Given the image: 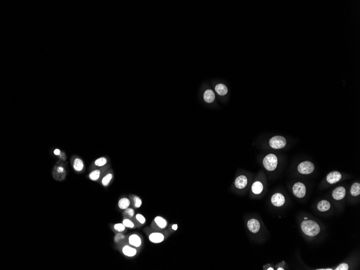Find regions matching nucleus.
Listing matches in <instances>:
<instances>
[{
	"label": "nucleus",
	"mask_w": 360,
	"mask_h": 270,
	"mask_svg": "<svg viewBox=\"0 0 360 270\" xmlns=\"http://www.w3.org/2000/svg\"><path fill=\"white\" fill-rule=\"evenodd\" d=\"M301 227L303 233L311 237L315 236L320 233V226L315 221L312 220L304 221L301 223Z\"/></svg>",
	"instance_id": "nucleus-1"
},
{
	"label": "nucleus",
	"mask_w": 360,
	"mask_h": 270,
	"mask_svg": "<svg viewBox=\"0 0 360 270\" xmlns=\"http://www.w3.org/2000/svg\"><path fill=\"white\" fill-rule=\"evenodd\" d=\"M278 164V159L273 154L266 155L263 160V165L265 168L268 171L275 170Z\"/></svg>",
	"instance_id": "nucleus-2"
},
{
	"label": "nucleus",
	"mask_w": 360,
	"mask_h": 270,
	"mask_svg": "<svg viewBox=\"0 0 360 270\" xmlns=\"http://www.w3.org/2000/svg\"><path fill=\"white\" fill-rule=\"evenodd\" d=\"M270 146L274 149H281L285 147L286 140L282 136H275L272 138L269 141Z\"/></svg>",
	"instance_id": "nucleus-3"
},
{
	"label": "nucleus",
	"mask_w": 360,
	"mask_h": 270,
	"mask_svg": "<svg viewBox=\"0 0 360 270\" xmlns=\"http://www.w3.org/2000/svg\"><path fill=\"white\" fill-rule=\"evenodd\" d=\"M298 170L302 174H311L314 170V166L311 162L304 161L299 164Z\"/></svg>",
	"instance_id": "nucleus-4"
},
{
	"label": "nucleus",
	"mask_w": 360,
	"mask_h": 270,
	"mask_svg": "<svg viewBox=\"0 0 360 270\" xmlns=\"http://www.w3.org/2000/svg\"><path fill=\"white\" fill-rule=\"evenodd\" d=\"M293 192L294 195L298 198H302L306 195V187L304 184L301 182L295 183L293 187Z\"/></svg>",
	"instance_id": "nucleus-5"
},
{
	"label": "nucleus",
	"mask_w": 360,
	"mask_h": 270,
	"mask_svg": "<svg viewBox=\"0 0 360 270\" xmlns=\"http://www.w3.org/2000/svg\"><path fill=\"white\" fill-rule=\"evenodd\" d=\"M271 202L275 207H281L285 203V197L280 193H276L271 198Z\"/></svg>",
	"instance_id": "nucleus-6"
},
{
	"label": "nucleus",
	"mask_w": 360,
	"mask_h": 270,
	"mask_svg": "<svg viewBox=\"0 0 360 270\" xmlns=\"http://www.w3.org/2000/svg\"><path fill=\"white\" fill-rule=\"evenodd\" d=\"M346 195V189L343 187H339L335 188L332 193V196L335 200L343 199Z\"/></svg>",
	"instance_id": "nucleus-7"
},
{
	"label": "nucleus",
	"mask_w": 360,
	"mask_h": 270,
	"mask_svg": "<svg viewBox=\"0 0 360 270\" xmlns=\"http://www.w3.org/2000/svg\"><path fill=\"white\" fill-rule=\"evenodd\" d=\"M128 243L133 247H139L142 244V240L139 235L132 234L128 237Z\"/></svg>",
	"instance_id": "nucleus-8"
},
{
	"label": "nucleus",
	"mask_w": 360,
	"mask_h": 270,
	"mask_svg": "<svg viewBox=\"0 0 360 270\" xmlns=\"http://www.w3.org/2000/svg\"><path fill=\"white\" fill-rule=\"evenodd\" d=\"M260 225L259 221L256 219H251L247 222V228L252 233H258L260 229Z\"/></svg>",
	"instance_id": "nucleus-9"
},
{
	"label": "nucleus",
	"mask_w": 360,
	"mask_h": 270,
	"mask_svg": "<svg viewBox=\"0 0 360 270\" xmlns=\"http://www.w3.org/2000/svg\"><path fill=\"white\" fill-rule=\"evenodd\" d=\"M149 239L150 242L158 244L163 242L164 240L165 237L163 233H153L149 235Z\"/></svg>",
	"instance_id": "nucleus-10"
},
{
	"label": "nucleus",
	"mask_w": 360,
	"mask_h": 270,
	"mask_svg": "<svg viewBox=\"0 0 360 270\" xmlns=\"http://www.w3.org/2000/svg\"><path fill=\"white\" fill-rule=\"evenodd\" d=\"M341 177V174L339 172L337 171L332 172L328 174L327 176V181L328 183L333 184L340 181Z\"/></svg>",
	"instance_id": "nucleus-11"
},
{
	"label": "nucleus",
	"mask_w": 360,
	"mask_h": 270,
	"mask_svg": "<svg viewBox=\"0 0 360 270\" xmlns=\"http://www.w3.org/2000/svg\"><path fill=\"white\" fill-rule=\"evenodd\" d=\"M122 252L125 256L128 257H133L137 254V250L129 245H125L122 248Z\"/></svg>",
	"instance_id": "nucleus-12"
},
{
	"label": "nucleus",
	"mask_w": 360,
	"mask_h": 270,
	"mask_svg": "<svg viewBox=\"0 0 360 270\" xmlns=\"http://www.w3.org/2000/svg\"><path fill=\"white\" fill-rule=\"evenodd\" d=\"M247 179L244 175L238 176L235 180V186L238 189H243L247 185Z\"/></svg>",
	"instance_id": "nucleus-13"
},
{
	"label": "nucleus",
	"mask_w": 360,
	"mask_h": 270,
	"mask_svg": "<svg viewBox=\"0 0 360 270\" xmlns=\"http://www.w3.org/2000/svg\"><path fill=\"white\" fill-rule=\"evenodd\" d=\"M215 96L214 92L211 89H207L204 93V99L205 101L208 103H210L214 101Z\"/></svg>",
	"instance_id": "nucleus-14"
},
{
	"label": "nucleus",
	"mask_w": 360,
	"mask_h": 270,
	"mask_svg": "<svg viewBox=\"0 0 360 270\" xmlns=\"http://www.w3.org/2000/svg\"><path fill=\"white\" fill-rule=\"evenodd\" d=\"M330 208V202L326 200L321 201L318 205V209L321 212H327Z\"/></svg>",
	"instance_id": "nucleus-15"
},
{
	"label": "nucleus",
	"mask_w": 360,
	"mask_h": 270,
	"mask_svg": "<svg viewBox=\"0 0 360 270\" xmlns=\"http://www.w3.org/2000/svg\"><path fill=\"white\" fill-rule=\"evenodd\" d=\"M130 205H131V202L130 200L126 198V197H124L121 198L119 202H118V207L121 210H125V209H127L128 208H129Z\"/></svg>",
	"instance_id": "nucleus-16"
},
{
	"label": "nucleus",
	"mask_w": 360,
	"mask_h": 270,
	"mask_svg": "<svg viewBox=\"0 0 360 270\" xmlns=\"http://www.w3.org/2000/svg\"><path fill=\"white\" fill-rule=\"evenodd\" d=\"M215 91L220 96H225L228 93V88L225 85L219 84L216 86Z\"/></svg>",
	"instance_id": "nucleus-17"
},
{
	"label": "nucleus",
	"mask_w": 360,
	"mask_h": 270,
	"mask_svg": "<svg viewBox=\"0 0 360 270\" xmlns=\"http://www.w3.org/2000/svg\"><path fill=\"white\" fill-rule=\"evenodd\" d=\"M263 190V186L261 182L257 181V182H254L252 184V190L254 194L258 195V194H260L262 192Z\"/></svg>",
	"instance_id": "nucleus-18"
},
{
	"label": "nucleus",
	"mask_w": 360,
	"mask_h": 270,
	"mask_svg": "<svg viewBox=\"0 0 360 270\" xmlns=\"http://www.w3.org/2000/svg\"><path fill=\"white\" fill-rule=\"evenodd\" d=\"M73 167L75 171L80 172L82 170V169H84V163L82 162V160L79 158H77L74 160Z\"/></svg>",
	"instance_id": "nucleus-19"
},
{
	"label": "nucleus",
	"mask_w": 360,
	"mask_h": 270,
	"mask_svg": "<svg viewBox=\"0 0 360 270\" xmlns=\"http://www.w3.org/2000/svg\"><path fill=\"white\" fill-rule=\"evenodd\" d=\"M154 222L161 229H164L167 225V221L162 217L157 216L154 219Z\"/></svg>",
	"instance_id": "nucleus-20"
},
{
	"label": "nucleus",
	"mask_w": 360,
	"mask_h": 270,
	"mask_svg": "<svg viewBox=\"0 0 360 270\" xmlns=\"http://www.w3.org/2000/svg\"><path fill=\"white\" fill-rule=\"evenodd\" d=\"M351 193L352 196H357L360 194V184L355 183L353 184L351 189Z\"/></svg>",
	"instance_id": "nucleus-21"
},
{
	"label": "nucleus",
	"mask_w": 360,
	"mask_h": 270,
	"mask_svg": "<svg viewBox=\"0 0 360 270\" xmlns=\"http://www.w3.org/2000/svg\"><path fill=\"white\" fill-rule=\"evenodd\" d=\"M100 176V172L99 170L97 169V170L92 171L89 174V178L92 181H97L99 179Z\"/></svg>",
	"instance_id": "nucleus-22"
},
{
	"label": "nucleus",
	"mask_w": 360,
	"mask_h": 270,
	"mask_svg": "<svg viewBox=\"0 0 360 270\" xmlns=\"http://www.w3.org/2000/svg\"><path fill=\"white\" fill-rule=\"evenodd\" d=\"M113 178V175L112 174H107L106 175L104 176V177L102 179V184L103 186L105 187L108 186L109 183L110 182V181L112 180V179Z\"/></svg>",
	"instance_id": "nucleus-23"
},
{
	"label": "nucleus",
	"mask_w": 360,
	"mask_h": 270,
	"mask_svg": "<svg viewBox=\"0 0 360 270\" xmlns=\"http://www.w3.org/2000/svg\"><path fill=\"white\" fill-rule=\"evenodd\" d=\"M107 161L105 157H101L96 160L94 162V164L98 167H102L105 165L107 163Z\"/></svg>",
	"instance_id": "nucleus-24"
},
{
	"label": "nucleus",
	"mask_w": 360,
	"mask_h": 270,
	"mask_svg": "<svg viewBox=\"0 0 360 270\" xmlns=\"http://www.w3.org/2000/svg\"><path fill=\"white\" fill-rule=\"evenodd\" d=\"M114 229L118 233H122L125 230L126 227L123 223H117L113 226Z\"/></svg>",
	"instance_id": "nucleus-25"
},
{
	"label": "nucleus",
	"mask_w": 360,
	"mask_h": 270,
	"mask_svg": "<svg viewBox=\"0 0 360 270\" xmlns=\"http://www.w3.org/2000/svg\"><path fill=\"white\" fill-rule=\"evenodd\" d=\"M123 224L125 226L126 228H134L135 227L134 223L131 219H125L123 221Z\"/></svg>",
	"instance_id": "nucleus-26"
},
{
	"label": "nucleus",
	"mask_w": 360,
	"mask_h": 270,
	"mask_svg": "<svg viewBox=\"0 0 360 270\" xmlns=\"http://www.w3.org/2000/svg\"><path fill=\"white\" fill-rule=\"evenodd\" d=\"M133 202L134 206L135 208H139L142 205V200L138 196H134L133 197Z\"/></svg>",
	"instance_id": "nucleus-27"
},
{
	"label": "nucleus",
	"mask_w": 360,
	"mask_h": 270,
	"mask_svg": "<svg viewBox=\"0 0 360 270\" xmlns=\"http://www.w3.org/2000/svg\"><path fill=\"white\" fill-rule=\"evenodd\" d=\"M124 213L128 217L132 218L134 217V215H135V211H134V209H132V208H128L127 209H125V212Z\"/></svg>",
	"instance_id": "nucleus-28"
},
{
	"label": "nucleus",
	"mask_w": 360,
	"mask_h": 270,
	"mask_svg": "<svg viewBox=\"0 0 360 270\" xmlns=\"http://www.w3.org/2000/svg\"><path fill=\"white\" fill-rule=\"evenodd\" d=\"M135 219L141 224H144L145 223H146V219L145 217L141 214H137L135 215Z\"/></svg>",
	"instance_id": "nucleus-29"
},
{
	"label": "nucleus",
	"mask_w": 360,
	"mask_h": 270,
	"mask_svg": "<svg viewBox=\"0 0 360 270\" xmlns=\"http://www.w3.org/2000/svg\"><path fill=\"white\" fill-rule=\"evenodd\" d=\"M125 236L123 234L121 233H118L115 235L114 237V242L115 243H119V242H121V240L125 239Z\"/></svg>",
	"instance_id": "nucleus-30"
},
{
	"label": "nucleus",
	"mask_w": 360,
	"mask_h": 270,
	"mask_svg": "<svg viewBox=\"0 0 360 270\" xmlns=\"http://www.w3.org/2000/svg\"><path fill=\"white\" fill-rule=\"evenodd\" d=\"M348 264H346V263H344V264H340V265L338 266L335 270H348Z\"/></svg>",
	"instance_id": "nucleus-31"
},
{
	"label": "nucleus",
	"mask_w": 360,
	"mask_h": 270,
	"mask_svg": "<svg viewBox=\"0 0 360 270\" xmlns=\"http://www.w3.org/2000/svg\"><path fill=\"white\" fill-rule=\"evenodd\" d=\"M64 170H65V169H64L63 167H61V166L58 167H57V171L58 172V173H63L64 172Z\"/></svg>",
	"instance_id": "nucleus-32"
},
{
	"label": "nucleus",
	"mask_w": 360,
	"mask_h": 270,
	"mask_svg": "<svg viewBox=\"0 0 360 270\" xmlns=\"http://www.w3.org/2000/svg\"><path fill=\"white\" fill-rule=\"evenodd\" d=\"M54 155H59L61 154V150H59V149H56L54 152Z\"/></svg>",
	"instance_id": "nucleus-33"
},
{
	"label": "nucleus",
	"mask_w": 360,
	"mask_h": 270,
	"mask_svg": "<svg viewBox=\"0 0 360 270\" xmlns=\"http://www.w3.org/2000/svg\"><path fill=\"white\" fill-rule=\"evenodd\" d=\"M172 229L174 230H177V224H174L172 226Z\"/></svg>",
	"instance_id": "nucleus-34"
},
{
	"label": "nucleus",
	"mask_w": 360,
	"mask_h": 270,
	"mask_svg": "<svg viewBox=\"0 0 360 270\" xmlns=\"http://www.w3.org/2000/svg\"><path fill=\"white\" fill-rule=\"evenodd\" d=\"M305 219H307V217H306V218L305 217Z\"/></svg>",
	"instance_id": "nucleus-35"
}]
</instances>
